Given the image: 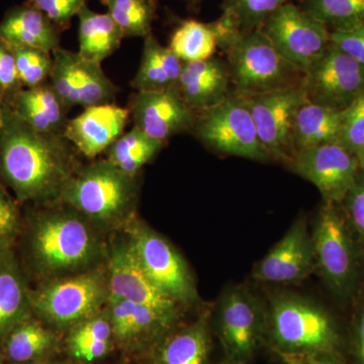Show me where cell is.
Returning a JSON list of instances; mask_svg holds the SVG:
<instances>
[{"label":"cell","instance_id":"cell-2","mask_svg":"<svg viewBox=\"0 0 364 364\" xmlns=\"http://www.w3.org/2000/svg\"><path fill=\"white\" fill-rule=\"evenodd\" d=\"M33 215L28 233V251L37 272L62 277L83 272L100 255L92 224L73 208L59 202Z\"/></svg>","mask_w":364,"mask_h":364},{"label":"cell","instance_id":"cell-25","mask_svg":"<svg viewBox=\"0 0 364 364\" xmlns=\"http://www.w3.org/2000/svg\"><path fill=\"white\" fill-rule=\"evenodd\" d=\"M183 62L168 47L158 42L153 33L144 39L142 58L131 85L136 91H159L176 88Z\"/></svg>","mask_w":364,"mask_h":364},{"label":"cell","instance_id":"cell-11","mask_svg":"<svg viewBox=\"0 0 364 364\" xmlns=\"http://www.w3.org/2000/svg\"><path fill=\"white\" fill-rule=\"evenodd\" d=\"M301 86L308 102L343 111L364 92V66L330 42L306 69Z\"/></svg>","mask_w":364,"mask_h":364},{"label":"cell","instance_id":"cell-30","mask_svg":"<svg viewBox=\"0 0 364 364\" xmlns=\"http://www.w3.org/2000/svg\"><path fill=\"white\" fill-rule=\"evenodd\" d=\"M114 334L107 310L71 328L67 346L74 358L92 363L105 358L114 344Z\"/></svg>","mask_w":364,"mask_h":364},{"label":"cell","instance_id":"cell-48","mask_svg":"<svg viewBox=\"0 0 364 364\" xmlns=\"http://www.w3.org/2000/svg\"><path fill=\"white\" fill-rule=\"evenodd\" d=\"M203 0H191V6H198V4H200V2H202Z\"/></svg>","mask_w":364,"mask_h":364},{"label":"cell","instance_id":"cell-36","mask_svg":"<svg viewBox=\"0 0 364 364\" xmlns=\"http://www.w3.org/2000/svg\"><path fill=\"white\" fill-rule=\"evenodd\" d=\"M11 49L23 88L36 87L49 81L54 64L51 52L30 47H11Z\"/></svg>","mask_w":364,"mask_h":364},{"label":"cell","instance_id":"cell-49","mask_svg":"<svg viewBox=\"0 0 364 364\" xmlns=\"http://www.w3.org/2000/svg\"><path fill=\"white\" fill-rule=\"evenodd\" d=\"M6 249H9V248H4V247H2V246H0V258H1L2 254H4V251H6Z\"/></svg>","mask_w":364,"mask_h":364},{"label":"cell","instance_id":"cell-16","mask_svg":"<svg viewBox=\"0 0 364 364\" xmlns=\"http://www.w3.org/2000/svg\"><path fill=\"white\" fill-rule=\"evenodd\" d=\"M316 270L312 232L306 218L299 215L284 236L252 270L256 282L272 284H294L303 282Z\"/></svg>","mask_w":364,"mask_h":364},{"label":"cell","instance_id":"cell-5","mask_svg":"<svg viewBox=\"0 0 364 364\" xmlns=\"http://www.w3.org/2000/svg\"><path fill=\"white\" fill-rule=\"evenodd\" d=\"M219 49L226 54L237 95H260L301 85L305 73L284 58L260 28L237 33Z\"/></svg>","mask_w":364,"mask_h":364},{"label":"cell","instance_id":"cell-9","mask_svg":"<svg viewBox=\"0 0 364 364\" xmlns=\"http://www.w3.org/2000/svg\"><path fill=\"white\" fill-rule=\"evenodd\" d=\"M217 325L226 360L246 364L257 350L267 329V313L247 287L235 286L220 298Z\"/></svg>","mask_w":364,"mask_h":364},{"label":"cell","instance_id":"cell-46","mask_svg":"<svg viewBox=\"0 0 364 364\" xmlns=\"http://www.w3.org/2000/svg\"><path fill=\"white\" fill-rule=\"evenodd\" d=\"M4 98H6V95H2V93L0 92V131H1L2 124H4Z\"/></svg>","mask_w":364,"mask_h":364},{"label":"cell","instance_id":"cell-31","mask_svg":"<svg viewBox=\"0 0 364 364\" xmlns=\"http://www.w3.org/2000/svg\"><path fill=\"white\" fill-rule=\"evenodd\" d=\"M165 143L151 138L140 129L133 127L112 144L107 150V160L122 170L124 173L136 176L144 165L149 163Z\"/></svg>","mask_w":364,"mask_h":364},{"label":"cell","instance_id":"cell-33","mask_svg":"<svg viewBox=\"0 0 364 364\" xmlns=\"http://www.w3.org/2000/svg\"><path fill=\"white\" fill-rule=\"evenodd\" d=\"M119 26L124 38H143L152 33L155 0H100Z\"/></svg>","mask_w":364,"mask_h":364},{"label":"cell","instance_id":"cell-45","mask_svg":"<svg viewBox=\"0 0 364 364\" xmlns=\"http://www.w3.org/2000/svg\"><path fill=\"white\" fill-rule=\"evenodd\" d=\"M355 155L358 157L359 168L364 173V147L361 148Z\"/></svg>","mask_w":364,"mask_h":364},{"label":"cell","instance_id":"cell-35","mask_svg":"<svg viewBox=\"0 0 364 364\" xmlns=\"http://www.w3.org/2000/svg\"><path fill=\"white\" fill-rule=\"evenodd\" d=\"M291 0H224L222 16L241 32L258 30L268 16Z\"/></svg>","mask_w":364,"mask_h":364},{"label":"cell","instance_id":"cell-13","mask_svg":"<svg viewBox=\"0 0 364 364\" xmlns=\"http://www.w3.org/2000/svg\"><path fill=\"white\" fill-rule=\"evenodd\" d=\"M247 105L258 138L270 158L289 162L294 155L293 129L299 107L306 102L301 85L240 95Z\"/></svg>","mask_w":364,"mask_h":364},{"label":"cell","instance_id":"cell-4","mask_svg":"<svg viewBox=\"0 0 364 364\" xmlns=\"http://www.w3.org/2000/svg\"><path fill=\"white\" fill-rule=\"evenodd\" d=\"M265 313V331L279 354H332L338 345L331 315L311 299L293 293L274 294Z\"/></svg>","mask_w":364,"mask_h":364},{"label":"cell","instance_id":"cell-27","mask_svg":"<svg viewBox=\"0 0 364 364\" xmlns=\"http://www.w3.org/2000/svg\"><path fill=\"white\" fill-rule=\"evenodd\" d=\"M342 111L306 102L299 107L293 129L294 152L338 143Z\"/></svg>","mask_w":364,"mask_h":364},{"label":"cell","instance_id":"cell-51","mask_svg":"<svg viewBox=\"0 0 364 364\" xmlns=\"http://www.w3.org/2000/svg\"><path fill=\"white\" fill-rule=\"evenodd\" d=\"M223 364H234V363H230V361L226 360V361H225V363H223Z\"/></svg>","mask_w":364,"mask_h":364},{"label":"cell","instance_id":"cell-8","mask_svg":"<svg viewBox=\"0 0 364 364\" xmlns=\"http://www.w3.org/2000/svg\"><path fill=\"white\" fill-rule=\"evenodd\" d=\"M191 132L215 152L256 161L270 159L247 105L234 91L221 104L198 112Z\"/></svg>","mask_w":364,"mask_h":364},{"label":"cell","instance_id":"cell-32","mask_svg":"<svg viewBox=\"0 0 364 364\" xmlns=\"http://www.w3.org/2000/svg\"><path fill=\"white\" fill-rule=\"evenodd\" d=\"M168 48L183 63L212 58L218 48L214 28L210 23L181 21L170 37Z\"/></svg>","mask_w":364,"mask_h":364},{"label":"cell","instance_id":"cell-42","mask_svg":"<svg viewBox=\"0 0 364 364\" xmlns=\"http://www.w3.org/2000/svg\"><path fill=\"white\" fill-rule=\"evenodd\" d=\"M330 42L364 66V25L351 30L330 32Z\"/></svg>","mask_w":364,"mask_h":364},{"label":"cell","instance_id":"cell-37","mask_svg":"<svg viewBox=\"0 0 364 364\" xmlns=\"http://www.w3.org/2000/svg\"><path fill=\"white\" fill-rule=\"evenodd\" d=\"M338 143L353 154L364 147V92L342 111Z\"/></svg>","mask_w":364,"mask_h":364},{"label":"cell","instance_id":"cell-40","mask_svg":"<svg viewBox=\"0 0 364 364\" xmlns=\"http://www.w3.org/2000/svg\"><path fill=\"white\" fill-rule=\"evenodd\" d=\"M342 207L356 236L364 245V173L359 171L358 178L345 196Z\"/></svg>","mask_w":364,"mask_h":364},{"label":"cell","instance_id":"cell-21","mask_svg":"<svg viewBox=\"0 0 364 364\" xmlns=\"http://www.w3.org/2000/svg\"><path fill=\"white\" fill-rule=\"evenodd\" d=\"M230 85L226 62L214 56L184 63L176 90L184 104L198 114L224 102L232 93Z\"/></svg>","mask_w":364,"mask_h":364},{"label":"cell","instance_id":"cell-18","mask_svg":"<svg viewBox=\"0 0 364 364\" xmlns=\"http://www.w3.org/2000/svg\"><path fill=\"white\" fill-rule=\"evenodd\" d=\"M127 107L134 127L165 144L172 136L191 132L198 114L184 104L176 88L136 91Z\"/></svg>","mask_w":364,"mask_h":364},{"label":"cell","instance_id":"cell-43","mask_svg":"<svg viewBox=\"0 0 364 364\" xmlns=\"http://www.w3.org/2000/svg\"><path fill=\"white\" fill-rule=\"evenodd\" d=\"M355 332L356 355L359 364H364V301L359 306L354 322Z\"/></svg>","mask_w":364,"mask_h":364},{"label":"cell","instance_id":"cell-44","mask_svg":"<svg viewBox=\"0 0 364 364\" xmlns=\"http://www.w3.org/2000/svg\"><path fill=\"white\" fill-rule=\"evenodd\" d=\"M287 364H339L330 358L332 354H318V355H291L280 354Z\"/></svg>","mask_w":364,"mask_h":364},{"label":"cell","instance_id":"cell-34","mask_svg":"<svg viewBox=\"0 0 364 364\" xmlns=\"http://www.w3.org/2000/svg\"><path fill=\"white\" fill-rule=\"evenodd\" d=\"M301 9L331 32L364 25V0H303Z\"/></svg>","mask_w":364,"mask_h":364},{"label":"cell","instance_id":"cell-29","mask_svg":"<svg viewBox=\"0 0 364 364\" xmlns=\"http://www.w3.org/2000/svg\"><path fill=\"white\" fill-rule=\"evenodd\" d=\"M58 346L57 335L32 317L16 325L2 340L4 356L14 364L44 360Z\"/></svg>","mask_w":364,"mask_h":364},{"label":"cell","instance_id":"cell-38","mask_svg":"<svg viewBox=\"0 0 364 364\" xmlns=\"http://www.w3.org/2000/svg\"><path fill=\"white\" fill-rule=\"evenodd\" d=\"M18 200L0 181V246L11 248L20 235L21 215Z\"/></svg>","mask_w":364,"mask_h":364},{"label":"cell","instance_id":"cell-15","mask_svg":"<svg viewBox=\"0 0 364 364\" xmlns=\"http://www.w3.org/2000/svg\"><path fill=\"white\" fill-rule=\"evenodd\" d=\"M287 164L314 184L324 202L334 203H343L360 171L356 155L339 143L296 151Z\"/></svg>","mask_w":364,"mask_h":364},{"label":"cell","instance_id":"cell-47","mask_svg":"<svg viewBox=\"0 0 364 364\" xmlns=\"http://www.w3.org/2000/svg\"><path fill=\"white\" fill-rule=\"evenodd\" d=\"M21 364H71L67 363H59V361H47V360H38L33 361V363H21Z\"/></svg>","mask_w":364,"mask_h":364},{"label":"cell","instance_id":"cell-50","mask_svg":"<svg viewBox=\"0 0 364 364\" xmlns=\"http://www.w3.org/2000/svg\"><path fill=\"white\" fill-rule=\"evenodd\" d=\"M0 364H4V354L0 352Z\"/></svg>","mask_w":364,"mask_h":364},{"label":"cell","instance_id":"cell-14","mask_svg":"<svg viewBox=\"0 0 364 364\" xmlns=\"http://www.w3.org/2000/svg\"><path fill=\"white\" fill-rule=\"evenodd\" d=\"M52 55L49 82L69 109L114 104L119 87L107 77L102 63L62 47Z\"/></svg>","mask_w":364,"mask_h":364},{"label":"cell","instance_id":"cell-1","mask_svg":"<svg viewBox=\"0 0 364 364\" xmlns=\"http://www.w3.org/2000/svg\"><path fill=\"white\" fill-rule=\"evenodd\" d=\"M78 151L63 134L42 133L4 104L0 131V181L18 203L59 202L76 170Z\"/></svg>","mask_w":364,"mask_h":364},{"label":"cell","instance_id":"cell-52","mask_svg":"<svg viewBox=\"0 0 364 364\" xmlns=\"http://www.w3.org/2000/svg\"><path fill=\"white\" fill-rule=\"evenodd\" d=\"M189 1H191V0H189Z\"/></svg>","mask_w":364,"mask_h":364},{"label":"cell","instance_id":"cell-24","mask_svg":"<svg viewBox=\"0 0 364 364\" xmlns=\"http://www.w3.org/2000/svg\"><path fill=\"white\" fill-rule=\"evenodd\" d=\"M32 313L31 291L11 248L6 249L0 258V341Z\"/></svg>","mask_w":364,"mask_h":364},{"label":"cell","instance_id":"cell-3","mask_svg":"<svg viewBox=\"0 0 364 364\" xmlns=\"http://www.w3.org/2000/svg\"><path fill=\"white\" fill-rule=\"evenodd\" d=\"M136 176H128L107 159L80 165L64 188L65 203L95 226L128 222L138 202Z\"/></svg>","mask_w":364,"mask_h":364},{"label":"cell","instance_id":"cell-39","mask_svg":"<svg viewBox=\"0 0 364 364\" xmlns=\"http://www.w3.org/2000/svg\"><path fill=\"white\" fill-rule=\"evenodd\" d=\"M26 4L44 14L63 32L70 28L72 18L78 16L87 0H26Z\"/></svg>","mask_w":364,"mask_h":364},{"label":"cell","instance_id":"cell-17","mask_svg":"<svg viewBox=\"0 0 364 364\" xmlns=\"http://www.w3.org/2000/svg\"><path fill=\"white\" fill-rule=\"evenodd\" d=\"M109 299H126L149 306L176 323L178 304L163 293L144 272L130 243L121 244L109 254L107 272Z\"/></svg>","mask_w":364,"mask_h":364},{"label":"cell","instance_id":"cell-22","mask_svg":"<svg viewBox=\"0 0 364 364\" xmlns=\"http://www.w3.org/2000/svg\"><path fill=\"white\" fill-rule=\"evenodd\" d=\"M4 105L18 119L42 133L63 134L70 109L51 83L33 88H21L7 95Z\"/></svg>","mask_w":364,"mask_h":364},{"label":"cell","instance_id":"cell-41","mask_svg":"<svg viewBox=\"0 0 364 364\" xmlns=\"http://www.w3.org/2000/svg\"><path fill=\"white\" fill-rule=\"evenodd\" d=\"M21 88L13 49L0 39V92L7 97Z\"/></svg>","mask_w":364,"mask_h":364},{"label":"cell","instance_id":"cell-23","mask_svg":"<svg viewBox=\"0 0 364 364\" xmlns=\"http://www.w3.org/2000/svg\"><path fill=\"white\" fill-rule=\"evenodd\" d=\"M60 30L44 14L25 4L9 9L0 21V39L11 47L53 52L61 47Z\"/></svg>","mask_w":364,"mask_h":364},{"label":"cell","instance_id":"cell-6","mask_svg":"<svg viewBox=\"0 0 364 364\" xmlns=\"http://www.w3.org/2000/svg\"><path fill=\"white\" fill-rule=\"evenodd\" d=\"M355 237L342 203L324 202L312 231L316 270L333 296L342 301L353 298L360 279Z\"/></svg>","mask_w":364,"mask_h":364},{"label":"cell","instance_id":"cell-19","mask_svg":"<svg viewBox=\"0 0 364 364\" xmlns=\"http://www.w3.org/2000/svg\"><path fill=\"white\" fill-rule=\"evenodd\" d=\"M130 121L128 107L116 104L95 105L69 119L63 135L79 154L93 160L123 135Z\"/></svg>","mask_w":364,"mask_h":364},{"label":"cell","instance_id":"cell-26","mask_svg":"<svg viewBox=\"0 0 364 364\" xmlns=\"http://www.w3.org/2000/svg\"><path fill=\"white\" fill-rule=\"evenodd\" d=\"M210 352L208 315L166 335L157 343L154 364H207Z\"/></svg>","mask_w":364,"mask_h":364},{"label":"cell","instance_id":"cell-10","mask_svg":"<svg viewBox=\"0 0 364 364\" xmlns=\"http://www.w3.org/2000/svg\"><path fill=\"white\" fill-rule=\"evenodd\" d=\"M132 226L129 243L146 274L178 305L196 303L195 280L181 254L146 225L134 222Z\"/></svg>","mask_w":364,"mask_h":364},{"label":"cell","instance_id":"cell-20","mask_svg":"<svg viewBox=\"0 0 364 364\" xmlns=\"http://www.w3.org/2000/svg\"><path fill=\"white\" fill-rule=\"evenodd\" d=\"M107 310L114 343L128 352L159 343L176 324L149 306L126 299H109Z\"/></svg>","mask_w":364,"mask_h":364},{"label":"cell","instance_id":"cell-12","mask_svg":"<svg viewBox=\"0 0 364 364\" xmlns=\"http://www.w3.org/2000/svg\"><path fill=\"white\" fill-rule=\"evenodd\" d=\"M260 30L275 49L304 73L330 44L327 26L293 2L270 14Z\"/></svg>","mask_w":364,"mask_h":364},{"label":"cell","instance_id":"cell-7","mask_svg":"<svg viewBox=\"0 0 364 364\" xmlns=\"http://www.w3.org/2000/svg\"><path fill=\"white\" fill-rule=\"evenodd\" d=\"M33 313L58 328H73L102 312L109 301L107 275L86 270L69 277L48 280L31 291Z\"/></svg>","mask_w":364,"mask_h":364},{"label":"cell","instance_id":"cell-28","mask_svg":"<svg viewBox=\"0 0 364 364\" xmlns=\"http://www.w3.org/2000/svg\"><path fill=\"white\" fill-rule=\"evenodd\" d=\"M78 53L102 63L121 47L123 32L107 13L93 11L87 4L78 14Z\"/></svg>","mask_w":364,"mask_h":364}]
</instances>
